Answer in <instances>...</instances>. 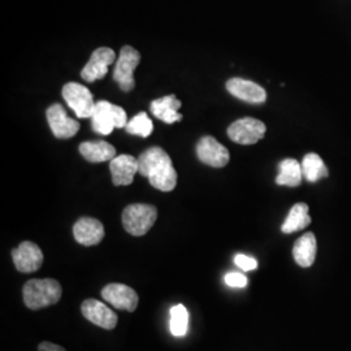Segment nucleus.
<instances>
[{
	"label": "nucleus",
	"instance_id": "4",
	"mask_svg": "<svg viewBox=\"0 0 351 351\" xmlns=\"http://www.w3.org/2000/svg\"><path fill=\"white\" fill-rule=\"evenodd\" d=\"M156 207L151 204L136 203L128 206L123 211V226L129 234L141 237L150 230L156 221Z\"/></svg>",
	"mask_w": 351,
	"mask_h": 351
},
{
	"label": "nucleus",
	"instance_id": "8",
	"mask_svg": "<svg viewBox=\"0 0 351 351\" xmlns=\"http://www.w3.org/2000/svg\"><path fill=\"white\" fill-rule=\"evenodd\" d=\"M46 114L51 130L56 138H72L78 133L80 123L66 114L62 104H52L47 108Z\"/></svg>",
	"mask_w": 351,
	"mask_h": 351
},
{
	"label": "nucleus",
	"instance_id": "17",
	"mask_svg": "<svg viewBox=\"0 0 351 351\" xmlns=\"http://www.w3.org/2000/svg\"><path fill=\"white\" fill-rule=\"evenodd\" d=\"M150 108L152 114L165 124H173L182 120V114L178 113V110L181 108V101L173 94L151 101Z\"/></svg>",
	"mask_w": 351,
	"mask_h": 351
},
{
	"label": "nucleus",
	"instance_id": "26",
	"mask_svg": "<svg viewBox=\"0 0 351 351\" xmlns=\"http://www.w3.org/2000/svg\"><path fill=\"white\" fill-rule=\"evenodd\" d=\"M234 263L242 271H252V269L258 268V262L254 258L247 256V255H243V254H237L236 255Z\"/></svg>",
	"mask_w": 351,
	"mask_h": 351
},
{
	"label": "nucleus",
	"instance_id": "21",
	"mask_svg": "<svg viewBox=\"0 0 351 351\" xmlns=\"http://www.w3.org/2000/svg\"><path fill=\"white\" fill-rule=\"evenodd\" d=\"M311 224V217L308 215V206L306 203H297L291 207L285 223L281 226L282 233H294L304 229Z\"/></svg>",
	"mask_w": 351,
	"mask_h": 351
},
{
	"label": "nucleus",
	"instance_id": "6",
	"mask_svg": "<svg viewBox=\"0 0 351 351\" xmlns=\"http://www.w3.org/2000/svg\"><path fill=\"white\" fill-rule=\"evenodd\" d=\"M63 98L78 119L91 117L97 104L90 90L77 82H69L64 85Z\"/></svg>",
	"mask_w": 351,
	"mask_h": 351
},
{
	"label": "nucleus",
	"instance_id": "20",
	"mask_svg": "<svg viewBox=\"0 0 351 351\" xmlns=\"http://www.w3.org/2000/svg\"><path fill=\"white\" fill-rule=\"evenodd\" d=\"M278 176L276 177L277 185L297 188L302 184V165L295 159H285L278 165Z\"/></svg>",
	"mask_w": 351,
	"mask_h": 351
},
{
	"label": "nucleus",
	"instance_id": "25",
	"mask_svg": "<svg viewBox=\"0 0 351 351\" xmlns=\"http://www.w3.org/2000/svg\"><path fill=\"white\" fill-rule=\"evenodd\" d=\"M226 285L230 288H245L247 285V277L239 272H230L226 274Z\"/></svg>",
	"mask_w": 351,
	"mask_h": 351
},
{
	"label": "nucleus",
	"instance_id": "18",
	"mask_svg": "<svg viewBox=\"0 0 351 351\" xmlns=\"http://www.w3.org/2000/svg\"><path fill=\"white\" fill-rule=\"evenodd\" d=\"M80 152L90 163L111 162L116 156L114 147L106 141L84 142L80 145Z\"/></svg>",
	"mask_w": 351,
	"mask_h": 351
},
{
	"label": "nucleus",
	"instance_id": "14",
	"mask_svg": "<svg viewBox=\"0 0 351 351\" xmlns=\"http://www.w3.org/2000/svg\"><path fill=\"white\" fill-rule=\"evenodd\" d=\"M110 171L114 186H128L139 172L138 159L132 155L114 156L110 162Z\"/></svg>",
	"mask_w": 351,
	"mask_h": 351
},
{
	"label": "nucleus",
	"instance_id": "11",
	"mask_svg": "<svg viewBox=\"0 0 351 351\" xmlns=\"http://www.w3.org/2000/svg\"><path fill=\"white\" fill-rule=\"evenodd\" d=\"M116 60V53L110 47H99L94 51L88 63L81 71V77L86 82L101 80L108 72V66Z\"/></svg>",
	"mask_w": 351,
	"mask_h": 351
},
{
	"label": "nucleus",
	"instance_id": "7",
	"mask_svg": "<svg viewBox=\"0 0 351 351\" xmlns=\"http://www.w3.org/2000/svg\"><path fill=\"white\" fill-rule=\"evenodd\" d=\"M267 126L258 119L243 117L228 128V137L239 145H254L263 138Z\"/></svg>",
	"mask_w": 351,
	"mask_h": 351
},
{
	"label": "nucleus",
	"instance_id": "22",
	"mask_svg": "<svg viewBox=\"0 0 351 351\" xmlns=\"http://www.w3.org/2000/svg\"><path fill=\"white\" fill-rule=\"evenodd\" d=\"M301 165L303 177L310 182H317L319 180L326 178L329 175L323 159L314 152L307 154L303 158Z\"/></svg>",
	"mask_w": 351,
	"mask_h": 351
},
{
	"label": "nucleus",
	"instance_id": "23",
	"mask_svg": "<svg viewBox=\"0 0 351 351\" xmlns=\"http://www.w3.org/2000/svg\"><path fill=\"white\" fill-rule=\"evenodd\" d=\"M125 129L129 134L139 136L142 138H147V137H150L151 133H152L154 124H152L147 113L141 112L128 121Z\"/></svg>",
	"mask_w": 351,
	"mask_h": 351
},
{
	"label": "nucleus",
	"instance_id": "2",
	"mask_svg": "<svg viewBox=\"0 0 351 351\" xmlns=\"http://www.w3.org/2000/svg\"><path fill=\"white\" fill-rule=\"evenodd\" d=\"M24 303L30 310H40L60 301L63 289L53 278H40L27 281L24 289Z\"/></svg>",
	"mask_w": 351,
	"mask_h": 351
},
{
	"label": "nucleus",
	"instance_id": "10",
	"mask_svg": "<svg viewBox=\"0 0 351 351\" xmlns=\"http://www.w3.org/2000/svg\"><path fill=\"white\" fill-rule=\"evenodd\" d=\"M12 259L17 271L32 274L42 267L43 252L36 243L25 241L12 251Z\"/></svg>",
	"mask_w": 351,
	"mask_h": 351
},
{
	"label": "nucleus",
	"instance_id": "13",
	"mask_svg": "<svg viewBox=\"0 0 351 351\" xmlns=\"http://www.w3.org/2000/svg\"><path fill=\"white\" fill-rule=\"evenodd\" d=\"M226 90L233 97L251 104H261L267 101V91L261 85L245 78H230L226 82Z\"/></svg>",
	"mask_w": 351,
	"mask_h": 351
},
{
	"label": "nucleus",
	"instance_id": "24",
	"mask_svg": "<svg viewBox=\"0 0 351 351\" xmlns=\"http://www.w3.org/2000/svg\"><path fill=\"white\" fill-rule=\"evenodd\" d=\"M189 326V313L182 304H176L171 310V333L176 337L186 335Z\"/></svg>",
	"mask_w": 351,
	"mask_h": 351
},
{
	"label": "nucleus",
	"instance_id": "12",
	"mask_svg": "<svg viewBox=\"0 0 351 351\" xmlns=\"http://www.w3.org/2000/svg\"><path fill=\"white\" fill-rule=\"evenodd\" d=\"M197 155L202 163L223 168L229 163V151L213 137H203L197 145Z\"/></svg>",
	"mask_w": 351,
	"mask_h": 351
},
{
	"label": "nucleus",
	"instance_id": "5",
	"mask_svg": "<svg viewBox=\"0 0 351 351\" xmlns=\"http://www.w3.org/2000/svg\"><path fill=\"white\" fill-rule=\"evenodd\" d=\"M141 63V53L132 46H124L117 58L116 68L113 71V80L121 90L132 91L136 85L134 71Z\"/></svg>",
	"mask_w": 351,
	"mask_h": 351
},
{
	"label": "nucleus",
	"instance_id": "9",
	"mask_svg": "<svg viewBox=\"0 0 351 351\" xmlns=\"http://www.w3.org/2000/svg\"><path fill=\"white\" fill-rule=\"evenodd\" d=\"M101 297L117 310L133 313L138 306V294L124 284H110L104 287L101 290Z\"/></svg>",
	"mask_w": 351,
	"mask_h": 351
},
{
	"label": "nucleus",
	"instance_id": "19",
	"mask_svg": "<svg viewBox=\"0 0 351 351\" xmlns=\"http://www.w3.org/2000/svg\"><path fill=\"white\" fill-rule=\"evenodd\" d=\"M293 256L294 261L302 268L311 267L316 258V239L314 233L308 232L303 234L301 239H297L293 247Z\"/></svg>",
	"mask_w": 351,
	"mask_h": 351
},
{
	"label": "nucleus",
	"instance_id": "3",
	"mask_svg": "<svg viewBox=\"0 0 351 351\" xmlns=\"http://www.w3.org/2000/svg\"><path fill=\"white\" fill-rule=\"evenodd\" d=\"M90 119L94 132L103 136L111 134L116 128H125L129 121L125 111L121 107L107 101H99L95 104Z\"/></svg>",
	"mask_w": 351,
	"mask_h": 351
},
{
	"label": "nucleus",
	"instance_id": "15",
	"mask_svg": "<svg viewBox=\"0 0 351 351\" xmlns=\"http://www.w3.org/2000/svg\"><path fill=\"white\" fill-rule=\"evenodd\" d=\"M81 311L90 323L101 326L103 329L111 330L117 324V315L104 303L97 300H86L81 306Z\"/></svg>",
	"mask_w": 351,
	"mask_h": 351
},
{
	"label": "nucleus",
	"instance_id": "1",
	"mask_svg": "<svg viewBox=\"0 0 351 351\" xmlns=\"http://www.w3.org/2000/svg\"><path fill=\"white\" fill-rule=\"evenodd\" d=\"M139 172L147 177L152 188L172 191L177 185V172L172 159L162 147H151L138 158Z\"/></svg>",
	"mask_w": 351,
	"mask_h": 351
},
{
	"label": "nucleus",
	"instance_id": "16",
	"mask_svg": "<svg viewBox=\"0 0 351 351\" xmlns=\"http://www.w3.org/2000/svg\"><path fill=\"white\" fill-rule=\"evenodd\" d=\"M73 234L80 245L94 246L104 239V226L97 219L82 217L73 226Z\"/></svg>",
	"mask_w": 351,
	"mask_h": 351
},
{
	"label": "nucleus",
	"instance_id": "27",
	"mask_svg": "<svg viewBox=\"0 0 351 351\" xmlns=\"http://www.w3.org/2000/svg\"><path fill=\"white\" fill-rule=\"evenodd\" d=\"M38 351H66L62 346H59V345H55V343H52V342H49V341H45V342H42L39 346H38Z\"/></svg>",
	"mask_w": 351,
	"mask_h": 351
}]
</instances>
